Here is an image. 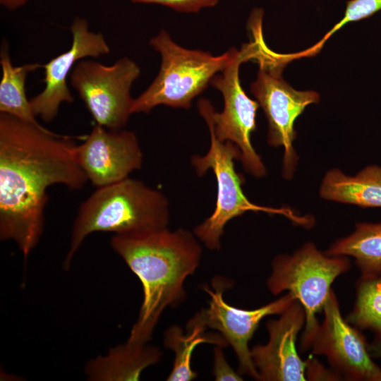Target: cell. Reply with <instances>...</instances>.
Returning <instances> with one entry per match:
<instances>
[{
  "label": "cell",
  "mask_w": 381,
  "mask_h": 381,
  "mask_svg": "<svg viewBox=\"0 0 381 381\" xmlns=\"http://www.w3.org/2000/svg\"><path fill=\"white\" fill-rule=\"evenodd\" d=\"M251 32L253 40L244 44L241 50L233 48L227 65L210 82L223 96L222 111L216 112L206 98L198 100V109L206 123L211 125L219 140L231 141L239 148L244 170L256 178H262L267 174L266 167L250 141L251 134L256 128V112L260 105L246 95L239 79L240 65L255 60L263 37L262 31L258 28L251 30Z\"/></svg>",
  "instance_id": "4"
},
{
  "label": "cell",
  "mask_w": 381,
  "mask_h": 381,
  "mask_svg": "<svg viewBox=\"0 0 381 381\" xmlns=\"http://www.w3.org/2000/svg\"><path fill=\"white\" fill-rule=\"evenodd\" d=\"M75 154L87 180L97 188L128 178L143 164L142 150L134 132L109 130L98 124L76 145Z\"/></svg>",
  "instance_id": "12"
},
{
  "label": "cell",
  "mask_w": 381,
  "mask_h": 381,
  "mask_svg": "<svg viewBox=\"0 0 381 381\" xmlns=\"http://www.w3.org/2000/svg\"><path fill=\"white\" fill-rule=\"evenodd\" d=\"M306 313L296 300L276 320L267 322L269 340L265 345L258 344L250 350L253 363L259 374V380H306L308 362L303 361L297 353V335L305 326Z\"/></svg>",
  "instance_id": "14"
},
{
  "label": "cell",
  "mask_w": 381,
  "mask_h": 381,
  "mask_svg": "<svg viewBox=\"0 0 381 381\" xmlns=\"http://www.w3.org/2000/svg\"><path fill=\"white\" fill-rule=\"evenodd\" d=\"M76 145L66 135L0 114V238L14 241L25 260L44 230L48 187L79 190L88 181Z\"/></svg>",
  "instance_id": "1"
},
{
  "label": "cell",
  "mask_w": 381,
  "mask_h": 381,
  "mask_svg": "<svg viewBox=\"0 0 381 381\" xmlns=\"http://www.w3.org/2000/svg\"><path fill=\"white\" fill-rule=\"evenodd\" d=\"M212 286L214 291L207 286L202 287L210 296L209 306L198 312L188 322L187 327L200 325L205 329L211 328L218 331L236 353L239 373L259 380V374L251 358L249 341L265 317L280 315L297 299L293 294L287 292L260 308L244 310L231 306L224 300L223 294L230 286L228 280L216 277Z\"/></svg>",
  "instance_id": "10"
},
{
  "label": "cell",
  "mask_w": 381,
  "mask_h": 381,
  "mask_svg": "<svg viewBox=\"0 0 381 381\" xmlns=\"http://www.w3.org/2000/svg\"><path fill=\"white\" fill-rule=\"evenodd\" d=\"M135 4H159L181 13H197L216 6L219 0H130Z\"/></svg>",
  "instance_id": "22"
},
{
  "label": "cell",
  "mask_w": 381,
  "mask_h": 381,
  "mask_svg": "<svg viewBox=\"0 0 381 381\" xmlns=\"http://www.w3.org/2000/svg\"><path fill=\"white\" fill-rule=\"evenodd\" d=\"M320 195L329 201L381 208V167L368 165L354 176L331 169L322 180Z\"/></svg>",
  "instance_id": "16"
},
{
  "label": "cell",
  "mask_w": 381,
  "mask_h": 381,
  "mask_svg": "<svg viewBox=\"0 0 381 381\" xmlns=\"http://www.w3.org/2000/svg\"><path fill=\"white\" fill-rule=\"evenodd\" d=\"M167 197L141 181L129 177L97 188L80 205L70 246L62 266L68 270L85 238L94 232L130 234L167 228Z\"/></svg>",
  "instance_id": "3"
},
{
  "label": "cell",
  "mask_w": 381,
  "mask_h": 381,
  "mask_svg": "<svg viewBox=\"0 0 381 381\" xmlns=\"http://www.w3.org/2000/svg\"><path fill=\"white\" fill-rule=\"evenodd\" d=\"M267 288L274 295L293 294L306 313L301 348L309 349L319 326L316 314L322 310L335 279L350 269L346 256H330L308 242L293 254L277 255L272 262Z\"/></svg>",
  "instance_id": "7"
},
{
  "label": "cell",
  "mask_w": 381,
  "mask_h": 381,
  "mask_svg": "<svg viewBox=\"0 0 381 381\" xmlns=\"http://www.w3.org/2000/svg\"><path fill=\"white\" fill-rule=\"evenodd\" d=\"M347 322L362 329L373 330L381 342V286L377 277H361L355 305Z\"/></svg>",
  "instance_id": "20"
},
{
  "label": "cell",
  "mask_w": 381,
  "mask_h": 381,
  "mask_svg": "<svg viewBox=\"0 0 381 381\" xmlns=\"http://www.w3.org/2000/svg\"><path fill=\"white\" fill-rule=\"evenodd\" d=\"M186 334L177 325L169 327L164 333V343L167 348L174 351L172 370L167 378L168 381H189L198 373L191 368V357L194 349L202 343L227 346L228 342L219 333H207L200 325L187 327Z\"/></svg>",
  "instance_id": "19"
},
{
  "label": "cell",
  "mask_w": 381,
  "mask_h": 381,
  "mask_svg": "<svg viewBox=\"0 0 381 381\" xmlns=\"http://www.w3.org/2000/svg\"><path fill=\"white\" fill-rule=\"evenodd\" d=\"M325 253L351 256L361 272V277H378L381 274V222L356 224L351 234L336 241Z\"/></svg>",
  "instance_id": "17"
},
{
  "label": "cell",
  "mask_w": 381,
  "mask_h": 381,
  "mask_svg": "<svg viewBox=\"0 0 381 381\" xmlns=\"http://www.w3.org/2000/svg\"><path fill=\"white\" fill-rule=\"evenodd\" d=\"M324 320L310 343L340 376L350 380L381 381V368L371 359L362 335L345 321L332 289L323 306Z\"/></svg>",
  "instance_id": "11"
},
{
  "label": "cell",
  "mask_w": 381,
  "mask_h": 381,
  "mask_svg": "<svg viewBox=\"0 0 381 381\" xmlns=\"http://www.w3.org/2000/svg\"><path fill=\"white\" fill-rule=\"evenodd\" d=\"M210 147L206 155H194L191 164L197 174L205 175L211 169L217 184L216 205L212 214L195 227L193 233L210 250L220 248V239L226 223L248 211L265 212L284 215L294 222L310 225V219L298 217L289 208H274L256 205L248 199L242 190L244 178L235 169V159L241 158L239 148L231 141L219 140L210 124Z\"/></svg>",
  "instance_id": "8"
},
{
  "label": "cell",
  "mask_w": 381,
  "mask_h": 381,
  "mask_svg": "<svg viewBox=\"0 0 381 381\" xmlns=\"http://www.w3.org/2000/svg\"><path fill=\"white\" fill-rule=\"evenodd\" d=\"M0 64L2 71L0 81V113L42 127L36 119L25 90L28 73L42 67V65L32 63L13 66L6 43L1 49Z\"/></svg>",
  "instance_id": "18"
},
{
  "label": "cell",
  "mask_w": 381,
  "mask_h": 381,
  "mask_svg": "<svg viewBox=\"0 0 381 381\" xmlns=\"http://www.w3.org/2000/svg\"><path fill=\"white\" fill-rule=\"evenodd\" d=\"M381 11V0H349L343 18L330 29L323 37L312 47L295 53L297 59L313 56L319 53L325 42L347 23L368 18Z\"/></svg>",
  "instance_id": "21"
},
{
  "label": "cell",
  "mask_w": 381,
  "mask_h": 381,
  "mask_svg": "<svg viewBox=\"0 0 381 381\" xmlns=\"http://www.w3.org/2000/svg\"><path fill=\"white\" fill-rule=\"evenodd\" d=\"M70 30L73 37L71 47L42 65L44 87L30 99L35 115L45 122H51L57 116L62 103L74 101L67 78L75 64L84 59L97 58L110 52L104 35L91 31L84 18L75 17Z\"/></svg>",
  "instance_id": "13"
},
{
  "label": "cell",
  "mask_w": 381,
  "mask_h": 381,
  "mask_svg": "<svg viewBox=\"0 0 381 381\" xmlns=\"http://www.w3.org/2000/svg\"><path fill=\"white\" fill-rule=\"evenodd\" d=\"M223 347L216 346L214 349L213 373L217 381H239L243 380L241 375L236 373L227 363Z\"/></svg>",
  "instance_id": "23"
},
{
  "label": "cell",
  "mask_w": 381,
  "mask_h": 381,
  "mask_svg": "<svg viewBox=\"0 0 381 381\" xmlns=\"http://www.w3.org/2000/svg\"><path fill=\"white\" fill-rule=\"evenodd\" d=\"M140 68L123 57L111 65L84 59L70 74V84L77 91L96 124L109 130H121L132 114L134 99L131 89Z\"/></svg>",
  "instance_id": "9"
},
{
  "label": "cell",
  "mask_w": 381,
  "mask_h": 381,
  "mask_svg": "<svg viewBox=\"0 0 381 381\" xmlns=\"http://www.w3.org/2000/svg\"><path fill=\"white\" fill-rule=\"evenodd\" d=\"M28 0H0V4L8 10H15L23 6Z\"/></svg>",
  "instance_id": "24"
},
{
  "label": "cell",
  "mask_w": 381,
  "mask_h": 381,
  "mask_svg": "<svg viewBox=\"0 0 381 381\" xmlns=\"http://www.w3.org/2000/svg\"><path fill=\"white\" fill-rule=\"evenodd\" d=\"M380 277H377V281L380 285L381 286V274L379 276Z\"/></svg>",
  "instance_id": "25"
},
{
  "label": "cell",
  "mask_w": 381,
  "mask_h": 381,
  "mask_svg": "<svg viewBox=\"0 0 381 381\" xmlns=\"http://www.w3.org/2000/svg\"><path fill=\"white\" fill-rule=\"evenodd\" d=\"M161 356L157 346L127 341L109 349L107 355L88 361L85 372L92 381L138 380L143 370Z\"/></svg>",
  "instance_id": "15"
},
{
  "label": "cell",
  "mask_w": 381,
  "mask_h": 381,
  "mask_svg": "<svg viewBox=\"0 0 381 381\" xmlns=\"http://www.w3.org/2000/svg\"><path fill=\"white\" fill-rule=\"evenodd\" d=\"M110 246L142 284L143 303L127 341L145 344L164 309L185 300L184 282L198 268L202 248L183 228L115 234Z\"/></svg>",
  "instance_id": "2"
},
{
  "label": "cell",
  "mask_w": 381,
  "mask_h": 381,
  "mask_svg": "<svg viewBox=\"0 0 381 381\" xmlns=\"http://www.w3.org/2000/svg\"><path fill=\"white\" fill-rule=\"evenodd\" d=\"M161 56L159 71L150 86L134 99L131 112L149 113L159 105L188 109L193 99L229 61L233 48L219 56L177 44L162 30L150 40Z\"/></svg>",
  "instance_id": "5"
},
{
  "label": "cell",
  "mask_w": 381,
  "mask_h": 381,
  "mask_svg": "<svg viewBox=\"0 0 381 381\" xmlns=\"http://www.w3.org/2000/svg\"><path fill=\"white\" fill-rule=\"evenodd\" d=\"M255 61L259 69L256 79L250 84V92L267 120V143L284 147L282 176L290 180L298 159L294 147L295 121L307 106L320 101V95L313 90L301 91L292 87L282 76L283 70L291 60L287 54L269 49L264 40Z\"/></svg>",
  "instance_id": "6"
}]
</instances>
